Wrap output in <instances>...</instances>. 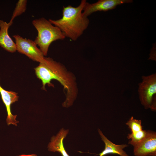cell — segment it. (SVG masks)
Segmentation results:
<instances>
[{"mask_svg": "<svg viewBox=\"0 0 156 156\" xmlns=\"http://www.w3.org/2000/svg\"><path fill=\"white\" fill-rule=\"evenodd\" d=\"M34 69L37 77L42 81L43 90H46V85L54 87L51 81L56 80L63 86L66 95L62 106L67 108L73 105L78 94L76 79L73 74L68 71L63 64L51 57H45Z\"/></svg>", "mask_w": 156, "mask_h": 156, "instance_id": "cell-1", "label": "cell"}, {"mask_svg": "<svg viewBox=\"0 0 156 156\" xmlns=\"http://www.w3.org/2000/svg\"><path fill=\"white\" fill-rule=\"evenodd\" d=\"M86 2V0H82L76 7L71 5L63 6L61 18L49 20L60 29L65 37L76 41L83 34L90 23L88 17L83 13Z\"/></svg>", "mask_w": 156, "mask_h": 156, "instance_id": "cell-2", "label": "cell"}, {"mask_svg": "<svg viewBox=\"0 0 156 156\" xmlns=\"http://www.w3.org/2000/svg\"><path fill=\"white\" fill-rule=\"evenodd\" d=\"M32 23L38 33L34 41L45 57L53 42L66 38L58 27L44 17L34 20Z\"/></svg>", "mask_w": 156, "mask_h": 156, "instance_id": "cell-3", "label": "cell"}, {"mask_svg": "<svg viewBox=\"0 0 156 156\" xmlns=\"http://www.w3.org/2000/svg\"><path fill=\"white\" fill-rule=\"evenodd\" d=\"M138 89L141 104L145 109L156 110V74L142 77Z\"/></svg>", "mask_w": 156, "mask_h": 156, "instance_id": "cell-4", "label": "cell"}, {"mask_svg": "<svg viewBox=\"0 0 156 156\" xmlns=\"http://www.w3.org/2000/svg\"><path fill=\"white\" fill-rule=\"evenodd\" d=\"M15 41L16 51L34 61L40 63L45 56L34 41L24 38L18 35L13 36Z\"/></svg>", "mask_w": 156, "mask_h": 156, "instance_id": "cell-5", "label": "cell"}, {"mask_svg": "<svg viewBox=\"0 0 156 156\" xmlns=\"http://www.w3.org/2000/svg\"><path fill=\"white\" fill-rule=\"evenodd\" d=\"M132 0H99L90 3L86 2L83 9L84 16L88 17L92 13L97 11H107L114 9L119 5L132 3Z\"/></svg>", "mask_w": 156, "mask_h": 156, "instance_id": "cell-6", "label": "cell"}, {"mask_svg": "<svg viewBox=\"0 0 156 156\" xmlns=\"http://www.w3.org/2000/svg\"><path fill=\"white\" fill-rule=\"evenodd\" d=\"M133 147L135 156H156V132L148 130L146 138Z\"/></svg>", "mask_w": 156, "mask_h": 156, "instance_id": "cell-7", "label": "cell"}, {"mask_svg": "<svg viewBox=\"0 0 156 156\" xmlns=\"http://www.w3.org/2000/svg\"><path fill=\"white\" fill-rule=\"evenodd\" d=\"M0 94L6 109L7 116L6 121L8 125L12 124L17 126V124L18 123V121L16 119L17 115L12 114L11 106L12 104L18 101L19 96L18 94L14 91L5 90L0 84Z\"/></svg>", "mask_w": 156, "mask_h": 156, "instance_id": "cell-8", "label": "cell"}, {"mask_svg": "<svg viewBox=\"0 0 156 156\" xmlns=\"http://www.w3.org/2000/svg\"><path fill=\"white\" fill-rule=\"evenodd\" d=\"M13 22L7 23L0 20V46L6 51L11 53L16 51L15 43L9 35L8 29Z\"/></svg>", "mask_w": 156, "mask_h": 156, "instance_id": "cell-9", "label": "cell"}, {"mask_svg": "<svg viewBox=\"0 0 156 156\" xmlns=\"http://www.w3.org/2000/svg\"><path fill=\"white\" fill-rule=\"evenodd\" d=\"M98 131L102 140L105 144V149L99 154V156H104L109 154H117L120 156H129L123 150L128 146V145L115 144L104 135L99 129H98Z\"/></svg>", "mask_w": 156, "mask_h": 156, "instance_id": "cell-10", "label": "cell"}, {"mask_svg": "<svg viewBox=\"0 0 156 156\" xmlns=\"http://www.w3.org/2000/svg\"><path fill=\"white\" fill-rule=\"evenodd\" d=\"M68 132V129H61L56 136L52 137L51 142L48 146V150L53 152H57L62 156H69L65 151L63 144V140Z\"/></svg>", "mask_w": 156, "mask_h": 156, "instance_id": "cell-11", "label": "cell"}, {"mask_svg": "<svg viewBox=\"0 0 156 156\" xmlns=\"http://www.w3.org/2000/svg\"><path fill=\"white\" fill-rule=\"evenodd\" d=\"M148 131L143 130L128 134L127 138L130 140L128 144L133 146L142 142L146 137Z\"/></svg>", "mask_w": 156, "mask_h": 156, "instance_id": "cell-12", "label": "cell"}, {"mask_svg": "<svg viewBox=\"0 0 156 156\" xmlns=\"http://www.w3.org/2000/svg\"><path fill=\"white\" fill-rule=\"evenodd\" d=\"M27 1L19 0L16 4V7L10 21L13 22L14 19L17 16H19L24 13L27 9Z\"/></svg>", "mask_w": 156, "mask_h": 156, "instance_id": "cell-13", "label": "cell"}, {"mask_svg": "<svg viewBox=\"0 0 156 156\" xmlns=\"http://www.w3.org/2000/svg\"><path fill=\"white\" fill-rule=\"evenodd\" d=\"M126 124L130 129L131 133L136 132L142 130L141 120L134 119L133 116L131 117Z\"/></svg>", "mask_w": 156, "mask_h": 156, "instance_id": "cell-14", "label": "cell"}, {"mask_svg": "<svg viewBox=\"0 0 156 156\" xmlns=\"http://www.w3.org/2000/svg\"><path fill=\"white\" fill-rule=\"evenodd\" d=\"M16 156H37V155L35 154H30V155H17Z\"/></svg>", "mask_w": 156, "mask_h": 156, "instance_id": "cell-15", "label": "cell"}]
</instances>
